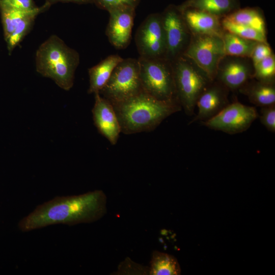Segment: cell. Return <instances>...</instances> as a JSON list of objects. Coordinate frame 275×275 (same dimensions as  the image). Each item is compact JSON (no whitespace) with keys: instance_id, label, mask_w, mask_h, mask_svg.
<instances>
[{"instance_id":"cell-1","label":"cell","mask_w":275,"mask_h":275,"mask_svg":"<svg viewBox=\"0 0 275 275\" xmlns=\"http://www.w3.org/2000/svg\"><path fill=\"white\" fill-rule=\"evenodd\" d=\"M107 197L101 190L73 196H57L37 206L18 223L19 229L29 232L48 226H73L95 222L107 211Z\"/></svg>"},{"instance_id":"cell-2","label":"cell","mask_w":275,"mask_h":275,"mask_svg":"<svg viewBox=\"0 0 275 275\" xmlns=\"http://www.w3.org/2000/svg\"><path fill=\"white\" fill-rule=\"evenodd\" d=\"M112 104L121 132L125 134L153 130L167 118L182 109L179 104L157 100L144 91Z\"/></svg>"},{"instance_id":"cell-3","label":"cell","mask_w":275,"mask_h":275,"mask_svg":"<svg viewBox=\"0 0 275 275\" xmlns=\"http://www.w3.org/2000/svg\"><path fill=\"white\" fill-rule=\"evenodd\" d=\"M79 61L78 52L55 35L40 45L35 56L37 72L51 79L65 91L70 90L73 87Z\"/></svg>"},{"instance_id":"cell-4","label":"cell","mask_w":275,"mask_h":275,"mask_svg":"<svg viewBox=\"0 0 275 275\" xmlns=\"http://www.w3.org/2000/svg\"><path fill=\"white\" fill-rule=\"evenodd\" d=\"M177 98L188 116H193L197 99L213 81L190 58L182 55L172 62Z\"/></svg>"},{"instance_id":"cell-5","label":"cell","mask_w":275,"mask_h":275,"mask_svg":"<svg viewBox=\"0 0 275 275\" xmlns=\"http://www.w3.org/2000/svg\"><path fill=\"white\" fill-rule=\"evenodd\" d=\"M143 91L155 99L179 104L172 63L166 59H138Z\"/></svg>"},{"instance_id":"cell-6","label":"cell","mask_w":275,"mask_h":275,"mask_svg":"<svg viewBox=\"0 0 275 275\" xmlns=\"http://www.w3.org/2000/svg\"><path fill=\"white\" fill-rule=\"evenodd\" d=\"M143 91L138 59H123L115 67L106 85L99 92L112 104L131 98Z\"/></svg>"},{"instance_id":"cell-7","label":"cell","mask_w":275,"mask_h":275,"mask_svg":"<svg viewBox=\"0 0 275 275\" xmlns=\"http://www.w3.org/2000/svg\"><path fill=\"white\" fill-rule=\"evenodd\" d=\"M194 61L214 80L218 65L226 56L222 37L209 34H191L183 54Z\"/></svg>"},{"instance_id":"cell-8","label":"cell","mask_w":275,"mask_h":275,"mask_svg":"<svg viewBox=\"0 0 275 275\" xmlns=\"http://www.w3.org/2000/svg\"><path fill=\"white\" fill-rule=\"evenodd\" d=\"M258 116L255 107L234 101L229 103L212 118L201 123L209 129L235 134L248 129Z\"/></svg>"},{"instance_id":"cell-9","label":"cell","mask_w":275,"mask_h":275,"mask_svg":"<svg viewBox=\"0 0 275 275\" xmlns=\"http://www.w3.org/2000/svg\"><path fill=\"white\" fill-rule=\"evenodd\" d=\"M161 17L166 43L165 59L172 62L184 54L191 34L178 6H169L161 14Z\"/></svg>"},{"instance_id":"cell-10","label":"cell","mask_w":275,"mask_h":275,"mask_svg":"<svg viewBox=\"0 0 275 275\" xmlns=\"http://www.w3.org/2000/svg\"><path fill=\"white\" fill-rule=\"evenodd\" d=\"M135 41L140 57L165 59L166 43L161 14L149 15L138 29Z\"/></svg>"},{"instance_id":"cell-11","label":"cell","mask_w":275,"mask_h":275,"mask_svg":"<svg viewBox=\"0 0 275 275\" xmlns=\"http://www.w3.org/2000/svg\"><path fill=\"white\" fill-rule=\"evenodd\" d=\"M253 74L250 58L225 56L218 65L215 80L229 90H239L253 79Z\"/></svg>"},{"instance_id":"cell-12","label":"cell","mask_w":275,"mask_h":275,"mask_svg":"<svg viewBox=\"0 0 275 275\" xmlns=\"http://www.w3.org/2000/svg\"><path fill=\"white\" fill-rule=\"evenodd\" d=\"M135 8L121 6L108 11L109 18L105 34L116 48H126L130 43Z\"/></svg>"},{"instance_id":"cell-13","label":"cell","mask_w":275,"mask_h":275,"mask_svg":"<svg viewBox=\"0 0 275 275\" xmlns=\"http://www.w3.org/2000/svg\"><path fill=\"white\" fill-rule=\"evenodd\" d=\"M229 91L221 83L213 80L199 96L196 104L197 114L188 124L205 121L217 114L229 103Z\"/></svg>"},{"instance_id":"cell-14","label":"cell","mask_w":275,"mask_h":275,"mask_svg":"<svg viewBox=\"0 0 275 275\" xmlns=\"http://www.w3.org/2000/svg\"><path fill=\"white\" fill-rule=\"evenodd\" d=\"M95 95L92 112L94 124L98 131L112 145L118 142L121 132L120 123L113 105L99 93Z\"/></svg>"},{"instance_id":"cell-15","label":"cell","mask_w":275,"mask_h":275,"mask_svg":"<svg viewBox=\"0 0 275 275\" xmlns=\"http://www.w3.org/2000/svg\"><path fill=\"white\" fill-rule=\"evenodd\" d=\"M179 8L191 34H209L223 37L225 31L222 27L221 17L193 8Z\"/></svg>"},{"instance_id":"cell-16","label":"cell","mask_w":275,"mask_h":275,"mask_svg":"<svg viewBox=\"0 0 275 275\" xmlns=\"http://www.w3.org/2000/svg\"><path fill=\"white\" fill-rule=\"evenodd\" d=\"M123 59L118 54L107 56L88 69L89 94L99 93L106 85L116 66Z\"/></svg>"},{"instance_id":"cell-17","label":"cell","mask_w":275,"mask_h":275,"mask_svg":"<svg viewBox=\"0 0 275 275\" xmlns=\"http://www.w3.org/2000/svg\"><path fill=\"white\" fill-rule=\"evenodd\" d=\"M239 90L256 106L264 107L275 104L274 83L249 81Z\"/></svg>"},{"instance_id":"cell-18","label":"cell","mask_w":275,"mask_h":275,"mask_svg":"<svg viewBox=\"0 0 275 275\" xmlns=\"http://www.w3.org/2000/svg\"><path fill=\"white\" fill-rule=\"evenodd\" d=\"M236 0H188L179 7L193 8L221 18L238 9Z\"/></svg>"},{"instance_id":"cell-19","label":"cell","mask_w":275,"mask_h":275,"mask_svg":"<svg viewBox=\"0 0 275 275\" xmlns=\"http://www.w3.org/2000/svg\"><path fill=\"white\" fill-rule=\"evenodd\" d=\"M222 18L233 23L251 27L266 35L264 17L260 11L257 9H237Z\"/></svg>"},{"instance_id":"cell-20","label":"cell","mask_w":275,"mask_h":275,"mask_svg":"<svg viewBox=\"0 0 275 275\" xmlns=\"http://www.w3.org/2000/svg\"><path fill=\"white\" fill-rule=\"evenodd\" d=\"M223 40L226 56L250 58L258 42L240 37L225 31Z\"/></svg>"},{"instance_id":"cell-21","label":"cell","mask_w":275,"mask_h":275,"mask_svg":"<svg viewBox=\"0 0 275 275\" xmlns=\"http://www.w3.org/2000/svg\"><path fill=\"white\" fill-rule=\"evenodd\" d=\"M149 268L150 275H179L180 265L177 259L167 253L154 251L152 253Z\"/></svg>"},{"instance_id":"cell-22","label":"cell","mask_w":275,"mask_h":275,"mask_svg":"<svg viewBox=\"0 0 275 275\" xmlns=\"http://www.w3.org/2000/svg\"><path fill=\"white\" fill-rule=\"evenodd\" d=\"M48 8L45 5L30 10H20L0 6L4 37L6 40L18 24L25 17L35 13H40Z\"/></svg>"},{"instance_id":"cell-23","label":"cell","mask_w":275,"mask_h":275,"mask_svg":"<svg viewBox=\"0 0 275 275\" xmlns=\"http://www.w3.org/2000/svg\"><path fill=\"white\" fill-rule=\"evenodd\" d=\"M221 23L225 31L233 33L246 39L268 43L266 35L253 28L233 23L223 18L221 19Z\"/></svg>"},{"instance_id":"cell-24","label":"cell","mask_w":275,"mask_h":275,"mask_svg":"<svg viewBox=\"0 0 275 275\" xmlns=\"http://www.w3.org/2000/svg\"><path fill=\"white\" fill-rule=\"evenodd\" d=\"M40 13H35L23 18L6 40L9 54L22 41L31 30L36 16Z\"/></svg>"},{"instance_id":"cell-25","label":"cell","mask_w":275,"mask_h":275,"mask_svg":"<svg viewBox=\"0 0 275 275\" xmlns=\"http://www.w3.org/2000/svg\"><path fill=\"white\" fill-rule=\"evenodd\" d=\"M274 77L275 57L272 53L254 66L253 78L262 82L274 83Z\"/></svg>"},{"instance_id":"cell-26","label":"cell","mask_w":275,"mask_h":275,"mask_svg":"<svg viewBox=\"0 0 275 275\" xmlns=\"http://www.w3.org/2000/svg\"><path fill=\"white\" fill-rule=\"evenodd\" d=\"M258 117L261 124L268 131L275 132V104L261 107Z\"/></svg>"},{"instance_id":"cell-27","label":"cell","mask_w":275,"mask_h":275,"mask_svg":"<svg viewBox=\"0 0 275 275\" xmlns=\"http://www.w3.org/2000/svg\"><path fill=\"white\" fill-rule=\"evenodd\" d=\"M140 0H94L100 8L109 10L121 6H131L134 8L138 6Z\"/></svg>"},{"instance_id":"cell-28","label":"cell","mask_w":275,"mask_h":275,"mask_svg":"<svg viewBox=\"0 0 275 275\" xmlns=\"http://www.w3.org/2000/svg\"><path fill=\"white\" fill-rule=\"evenodd\" d=\"M272 53L268 43L258 42L250 58L253 66Z\"/></svg>"},{"instance_id":"cell-29","label":"cell","mask_w":275,"mask_h":275,"mask_svg":"<svg viewBox=\"0 0 275 275\" xmlns=\"http://www.w3.org/2000/svg\"><path fill=\"white\" fill-rule=\"evenodd\" d=\"M0 6L20 10H30L37 7L33 0H0Z\"/></svg>"},{"instance_id":"cell-30","label":"cell","mask_w":275,"mask_h":275,"mask_svg":"<svg viewBox=\"0 0 275 275\" xmlns=\"http://www.w3.org/2000/svg\"><path fill=\"white\" fill-rule=\"evenodd\" d=\"M59 2L75 3L78 4L93 3L94 0H45L44 5L49 8L50 6Z\"/></svg>"}]
</instances>
